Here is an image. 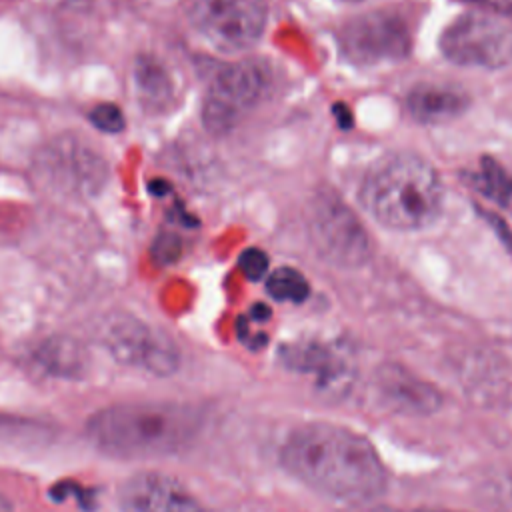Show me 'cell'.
Returning a JSON list of instances; mask_svg holds the SVG:
<instances>
[{
    "label": "cell",
    "mask_w": 512,
    "mask_h": 512,
    "mask_svg": "<svg viewBox=\"0 0 512 512\" xmlns=\"http://www.w3.org/2000/svg\"><path fill=\"white\" fill-rule=\"evenodd\" d=\"M280 464L308 488L340 502H370L388 486L386 466L372 442L332 422L294 428L282 442Z\"/></svg>",
    "instance_id": "6da1fadb"
},
{
    "label": "cell",
    "mask_w": 512,
    "mask_h": 512,
    "mask_svg": "<svg viewBox=\"0 0 512 512\" xmlns=\"http://www.w3.org/2000/svg\"><path fill=\"white\" fill-rule=\"evenodd\" d=\"M200 430V416L180 404L124 402L98 410L86 424V436L110 458L142 460L182 450Z\"/></svg>",
    "instance_id": "7a4b0ae2"
},
{
    "label": "cell",
    "mask_w": 512,
    "mask_h": 512,
    "mask_svg": "<svg viewBox=\"0 0 512 512\" xmlns=\"http://www.w3.org/2000/svg\"><path fill=\"white\" fill-rule=\"evenodd\" d=\"M358 198L364 210L392 230H422L438 220L444 184L430 162L416 154H392L364 176Z\"/></svg>",
    "instance_id": "3957f363"
},
{
    "label": "cell",
    "mask_w": 512,
    "mask_h": 512,
    "mask_svg": "<svg viewBox=\"0 0 512 512\" xmlns=\"http://www.w3.org/2000/svg\"><path fill=\"white\" fill-rule=\"evenodd\" d=\"M314 250L332 266L358 268L372 256L370 238L358 216L332 192H318L306 212Z\"/></svg>",
    "instance_id": "277c9868"
},
{
    "label": "cell",
    "mask_w": 512,
    "mask_h": 512,
    "mask_svg": "<svg viewBox=\"0 0 512 512\" xmlns=\"http://www.w3.org/2000/svg\"><path fill=\"white\" fill-rule=\"evenodd\" d=\"M438 46L452 64L498 70L512 62V28L494 14L468 12L444 28Z\"/></svg>",
    "instance_id": "5b68a950"
},
{
    "label": "cell",
    "mask_w": 512,
    "mask_h": 512,
    "mask_svg": "<svg viewBox=\"0 0 512 512\" xmlns=\"http://www.w3.org/2000/svg\"><path fill=\"white\" fill-rule=\"evenodd\" d=\"M264 0H192L188 20L194 32L220 52L252 48L266 28Z\"/></svg>",
    "instance_id": "8992f818"
},
{
    "label": "cell",
    "mask_w": 512,
    "mask_h": 512,
    "mask_svg": "<svg viewBox=\"0 0 512 512\" xmlns=\"http://www.w3.org/2000/svg\"><path fill=\"white\" fill-rule=\"evenodd\" d=\"M338 44L346 60L370 68L408 58L412 36L408 22L398 12L382 8L346 20Z\"/></svg>",
    "instance_id": "52a82bcc"
},
{
    "label": "cell",
    "mask_w": 512,
    "mask_h": 512,
    "mask_svg": "<svg viewBox=\"0 0 512 512\" xmlns=\"http://www.w3.org/2000/svg\"><path fill=\"white\" fill-rule=\"evenodd\" d=\"M34 172L50 190L74 198L96 196L108 180L102 156L70 136L46 144L34 162Z\"/></svg>",
    "instance_id": "ba28073f"
},
{
    "label": "cell",
    "mask_w": 512,
    "mask_h": 512,
    "mask_svg": "<svg viewBox=\"0 0 512 512\" xmlns=\"http://www.w3.org/2000/svg\"><path fill=\"white\" fill-rule=\"evenodd\" d=\"M266 90V72L256 62L224 66L210 82L202 122L214 136H224L260 102Z\"/></svg>",
    "instance_id": "9c48e42d"
},
{
    "label": "cell",
    "mask_w": 512,
    "mask_h": 512,
    "mask_svg": "<svg viewBox=\"0 0 512 512\" xmlns=\"http://www.w3.org/2000/svg\"><path fill=\"white\" fill-rule=\"evenodd\" d=\"M104 342L122 364L138 366L156 376H168L180 366L176 344L164 332L130 316L114 320Z\"/></svg>",
    "instance_id": "30bf717a"
},
{
    "label": "cell",
    "mask_w": 512,
    "mask_h": 512,
    "mask_svg": "<svg viewBox=\"0 0 512 512\" xmlns=\"http://www.w3.org/2000/svg\"><path fill=\"white\" fill-rule=\"evenodd\" d=\"M122 512H206L200 500L176 478L162 472H136L118 488Z\"/></svg>",
    "instance_id": "8fae6325"
},
{
    "label": "cell",
    "mask_w": 512,
    "mask_h": 512,
    "mask_svg": "<svg viewBox=\"0 0 512 512\" xmlns=\"http://www.w3.org/2000/svg\"><path fill=\"white\" fill-rule=\"evenodd\" d=\"M374 388L386 408L408 416L432 414L442 404V394L430 382L398 364L380 366L374 374Z\"/></svg>",
    "instance_id": "7c38bea8"
},
{
    "label": "cell",
    "mask_w": 512,
    "mask_h": 512,
    "mask_svg": "<svg viewBox=\"0 0 512 512\" xmlns=\"http://www.w3.org/2000/svg\"><path fill=\"white\" fill-rule=\"evenodd\" d=\"M278 358L290 370L314 374L316 384L326 390L342 386L340 382L346 380V362L328 346H322L318 342L286 344L278 350Z\"/></svg>",
    "instance_id": "4fadbf2b"
},
{
    "label": "cell",
    "mask_w": 512,
    "mask_h": 512,
    "mask_svg": "<svg viewBox=\"0 0 512 512\" xmlns=\"http://www.w3.org/2000/svg\"><path fill=\"white\" fill-rule=\"evenodd\" d=\"M470 100L464 92L442 86H418L406 96V112L422 124H440L458 118Z\"/></svg>",
    "instance_id": "5bb4252c"
},
{
    "label": "cell",
    "mask_w": 512,
    "mask_h": 512,
    "mask_svg": "<svg viewBox=\"0 0 512 512\" xmlns=\"http://www.w3.org/2000/svg\"><path fill=\"white\" fill-rule=\"evenodd\" d=\"M134 86L142 106H148L154 110H160L166 104H170L174 96V84H172L170 72L158 58L150 54H144L136 60Z\"/></svg>",
    "instance_id": "9a60e30c"
},
{
    "label": "cell",
    "mask_w": 512,
    "mask_h": 512,
    "mask_svg": "<svg viewBox=\"0 0 512 512\" xmlns=\"http://www.w3.org/2000/svg\"><path fill=\"white\" fill-rule=\"evenodd\" d=\"M474 186L498 204H508L512 200V176L494 160L482 158L478 174H474Z\"/></svg>",
    "instance_id": "2e32d148"
},
{
    "label": "cell",
    "mask_w": 512,
    "mask_h": 512,
    "mask_svg": "<svg viewBox=\"0 0 512 512\" xmlns=\"http://www.w3.org/2000/svg\"><path fill=\"white\" fill-rule=\"evenodd\" d=\"M266 292L280 302H304L310 294V284L298 270L284 266L266 278Z\"/></svg>",
    "instance_id": "e0dca14e"
},
{
    "label": "cell",
    "mask_w": 512,
    "mask_h": 512,
    "mask_svg": "<svg viewBox=\"0 0 512 512\" xmlns=\"http://www.w3.org/2000/svg\"><path fill=\"white\" fill-rule=\"evenodd\" d=\"M90 122L94 128H98L100 132H106V134H118L124 130L126 126V120H124V114L122 110L116 106V104H110V102H104V104H98L90 110L88 114Z\"/></svg>",
    "instance_id": "ac0fdd59"
},
{
    "label": "cell",
    "mask_w": 512,
    "mask_h": 512,
    "mask_svg": "<svg viewBox=\"0 0 512 512\" xmlns=\"http://www.w3.org/2000/svg\"><path fill=\"white\" fill-rule=\"evenodd\" d=\"M238 266L242 270V274L250 280V282H258L266 276L268 270V256L260 250V248H248L240 254L238 258Z\"/></svg>",
    "instance_id": "d6986e66"
},
{
    "label": "cell",
    "mask_w": 512,
    "mask_h": 512,
    "mask_svg": "<svg viewBox=\"0 0 512 512\" xmlns=\"http://www.w3.org/2000/svg\"><path fill=\"white\" fill-rule=\"evenodd\" d=\"M180 250H182V242L176 234L172 232H160L152 244V254H154V260L162 266L166 264H172L178 260L180 256Z\"/></svg>",
    "instance_id": "ffe728a7"
},
{
    "label": "cell",
    "mask_w": 512,
    "mask_h": 512,
    "mask_svg": "<svg viewBox=\"0 0 512 512\" xmlns=\"http://www.w3.org/2000/svg\"><path fill=\"white\" fill-rule=\"evenodd\" d=\"M236 334L240 338V342L244 346H248L250 350H260L262 346H266L268 342V336L264 332H252L250 330V324H248V318L240 316L238 322H236Z\"/></svg>",
    "instance_id": "44dd1931"
},
{
    "label": "cell",
    "mask_w": 512,
    "mask_h": 512,
    "mask_svg": "<svg viewBox=\"0 0 512 512\" xmlns=\"http://www.w3.org/2000/svg\"><path fill=\"white\" fill-rule=\"evenodd\" d=\"M482 216L486 218V222L492 226V230L496 232V236L500 238V242L504 244V248L508 250V254L512 256V228L498 216V214H492V212H484L480 210Z\"/></svg>",
    "instance_id": "7402d4cb"
},
{
    "label": "cell",
    "mask_w": 512,
    "mask_h": 512,
    "mask_svg": "<svg viewBox=\"0 0 512 512\" xmlns=\"http://www.w3.org/2000/svg\"><path fill=\"white\" fill-rule=\"evenodd\" d=\"M466 4H474V6H482L490 12L496 14H510L512 12V0H462Z\"/></svg>",
    "instance_id": "603a6c76"
},
{
    "label": "cell",
    "mask_w": 512,
    "mask_h": 512,
    "mask_svg": "<svg viewBox=\"0 0 512 512\" xmlns=\"http://www.w3.org/2000/svg\"><path fill=\"white\" fill-rule=\"evenodd\" d=\"M248 318L254 320V322H264V320L270 318V308H268L266 304H260V302H258V304H254V306L250 308Z\"/></svg>",
    "instance_id": "cb8c5ba5"
},
{
    "label": "cell",
    "mask_w": 512,
    "mask_h": 512,
    "mask_svg": "<svg viewBox=\"0 0 512 512\" xmlns=\"http://www.w3.org/2000/svg\"><path fill=\"white\" fill-rule=\"evenodd\" d=\"M334 114L338 116V122H340L342 128H350V124H352V114L348 112V108H346L344 104L334 106Z\"/></svg>",
    "instance_id": "d4e9b609"
},
{
    "label": "cell",
    "mask_w": 512,
    "mask_h": 512,
    "mask_svg": "<svg viewBox=\"0 0 512 512\" xmlns=\"http://www.w3.org/2000/svg\"><path fill=\"white\" fill-rule=\"evenodd\" d=\"M0 512H14V506L10 502V498L0 490Z\"/></svg>",
    "instance_id": "484cf974"
},
{
    "label": "cell",
    "mask_w": 512,
    "mask_h": 512,
    "mask_svg": "<svg viewBox=\"0 0 512 512\" xmlns=\"http://www.w3.org/2000/svg\"><path fill=\"white\" fill-rule=\"evenodd\" d=\"M414 512H454V510H438V508H424V510H414Z\"/></svg>",
    "instance_id": "4316f807"
}]
</instances>
